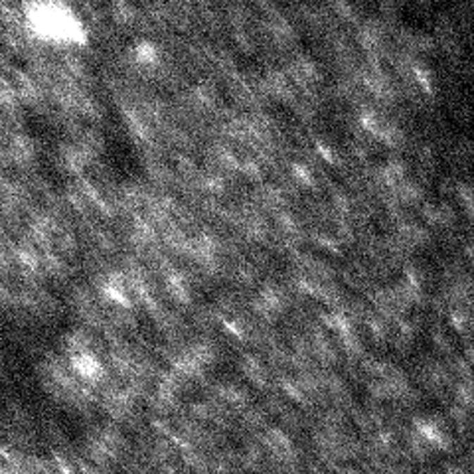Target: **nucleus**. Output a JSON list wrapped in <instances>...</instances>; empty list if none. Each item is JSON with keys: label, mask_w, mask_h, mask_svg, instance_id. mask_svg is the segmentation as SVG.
Here are the masks:
<instances>
[{"label": "nucleus", "mask_w": 474, "mask_h": 474, "mask_svg": "<svg viewBox=\"0 0 474 474\" xmlns=\"http://www.w3.org/2000/svg\"><path fill=\"white\" fill-rule=\"evenodd\" d=\"M26 20L30 30L48 42L75 44L83 38L81 20L61 4H30L26 8Z\"/></svg>", "instance_id": "obj_1"}]
</instances>
